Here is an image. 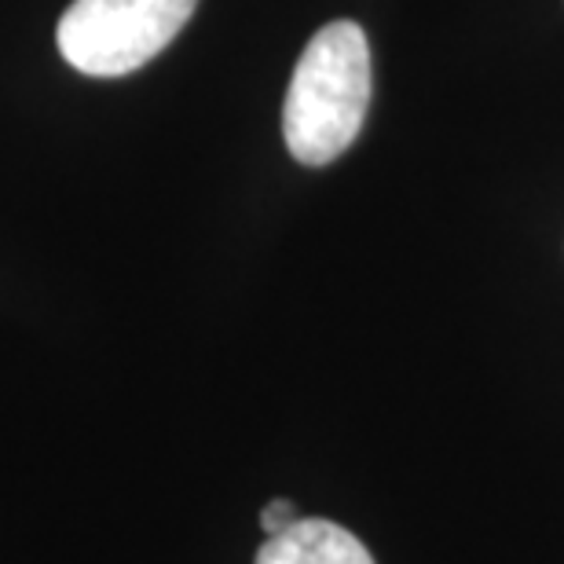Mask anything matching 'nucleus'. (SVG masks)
Listing matches in <instances>:
<instances>
[{
  "label": "nucleus",
  "instance_id": "obj_1",
  "mask_svg": "<svg viewBox=\"0 0 564 564\" xmlns=\"http://www.w3.org/2000/svg\"><path fill=\"white\" fill-rule=\"evenodd\" d=\"M370 104V44L356 22H326L290 77L282 137L301 165H330L359 137Z\"/></svg>",
  "mask_w": 564,
  "mask_h": 564
},
{
  "label": "nucleus",
  "instance_id": "obj_3",
  "mask_svg": "<svg viewBox=\"0 0 564 564\" xmlns=\"http://www.w3.org/2000/svg\"><path fill=\"white\" fill-rule=\"evenodd\" d=\"M253 564H375V557L341 524L301 517L286 532L268 535Z\"/></svg>",
  "mask_w": 564,
  "mask_h": 564
},
{
  "label": "nucleus",
  "instance_id": "obj_2",
  "mask_svg": "<svg viewBox=\"0 0 564 564\" xmlns=\"http://www.w3.org/2000/svg\"><path fill=\"white\" fill-rule=\"evenodd\" d=\"M198 0H74L55 26L63 59L88 77H126L176 41Z\"/></svg>",
  "mask_w": 564,
  "mask_h": 564
},
{
  "label": "nucleus",
  "instance_id": "obj_4",
  "mask_svg": "<svg viewBox=\"0 0 564 564\" xmlns=\"http://www.w3.org/2000/svg\"><path fill=\"white\" fill-rule=\"evenodd\" d=\"M301 521V513H297V506H293L290 499H272L261 510V528L268 535H279V532H286L290 524H297Z\"/></svg>",
  "mask_w": 564,
  "mask_h": 564
}]
</instances>
